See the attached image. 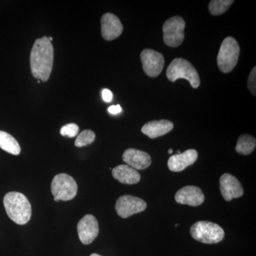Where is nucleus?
Here are the masks:
<instances>
[{"mask_svg": "<svg viewBox=\"0 0 256 256\" xmlns=\"http://www.w3.org/2000/svg\"><path fill=\"white\" fill-rule=\"evenodd\" d=\"M168 153H169V154H172V153H173L172 149H170L169 150H168Z\"/></svg>", "mask_w": 256, "mask_h": 256, "instance_id": "obj_26", "label": "nucleus"}, {"mask_svg": "<svg viewBox=\"0 0 256 256\" xmlns=\"http://www.w3.org/2000/svg\"><path fill=\"white\" fill-rule=\"evenodd\" d=\"M240 46L238 42L232 36L226 37L220 45L217 64L223 73L232 72L238 63Z\"/></svg>", "mask_w": 256, "mask_h": 256, "instance_id": "obj_5", "label": "nucleus"}, {"mask_svg": "<svg viewBox=\"0 0 256 256\" xmlns=\"http://www.w3.org/2000/svg\"><path fill=\"white\" fill-rule=\"evenodd\" d=\"M198 158V152L195 150H188L181 154H174L168 160V166L171 171L178 172L191 166Z\"/></svg>", "mask_w": 256, "mask_h": 256, "instance_id": "obj_15", "label": "nucleus"}, {"mask_svg": "<svg viewBox=\"0 0 256 256\" xmlns=\"http://www.w3.org/2000/svg\"><path fill=\"white\" fill-rule=\"evenodd\" d=\"M220 193L225 201L230 202L244 195V188L238 178L228 173L220 176Z\"/></svg>", "mask_w": 256, "mask_h": 256, "instance_id": "obj_11", "label": "nucleus"}, {"mask_svg": "<svg viewBox=\"0 0 256 256\" xmlns=\"http://www.w3.org/2000/svg\"><path fill=\"white\" fill-rule=\"evenodd\" d=\"M256 146L255 138L249 134H242L238 138L236 151L242 156H248L256 149Z\"/></svg>", "mask_w": 256, "mask_h": 256, "instance_id": "obj_19", "label": "nucleus"}, {"mask_svg": "<svg viewBox=\"0 0 256 256\" xmlns=\"http://www.w3.org/2000/svg\"><path fill=\"white\" fill-rule=\"evenodd\" d=\"M90 256H101L98 255V254H92Z\"/></svg>", "mask_w": 256, "mask_h": 256, "instance_id": "obj_27", "label": "nucleus"}, {"mask_svg": "<svg viewBox=\"0 0 256 256\" xmlns=\"http://www.w3.org/2000/svg\"><path fill=\"white\" fill-rule=\"evenodd\" d=\"M0 148L14 156H18L21 152V148L16 140L9 133L2 130H0Z\"/></svg>", "mask_w": 256, "mask_h": 256, "instance_id": "obj_18", "label": "nucleus"}, {"mask_svg": "<svg viewBox=\"0 0 256 256\" xmlns=\"http://www.w3.org/2000/svg\"><path fill=\"white\" fill-rule=\"evenodd\" d=\"M112 176L119 182L124 184H136L140 181V174L138 170L133 169L127 164L116 166L112 171Z\"/></svg>", "mask_w": 256, "mask_h": 256, "instance_id": "obj_17", "label": "nucleus"}, {"mask_svg": "<svg viewBox=\"0 0 256 256\" xmlns=\"http://www.w3.org/2000/svg\"><path fill=\"white\" fill-rule=\"evenodd\" d=\"M121 111H122V108L120 105L111 106L110 107L108 108V112L110 114H118Z\"/></svg>", "mask_w": 256, "mask_h": 256, "instance_id": "obj_25", "label": "nucleus"}, {"mask_svg": "<svg viewBox=\"0 0 256 256\" xmlns=\"http://www.w3.org/2000/svg\"><path fill=\"white\" fill-rule=\"evenodd\" d=\"M78 126L76 124H69L63 126L60 129V133L62 136H67L68 138H74L78 134Z\"/></svg>", "mask_w": 256, "mask_h": 256, "instance_id": "obj_22", "label": "nucleus"}, {"mask_svg": "<svg viewBox=\"0 0 256 256\" xmlns=\"http://www.w3.org/2000/svg\"><path fill=\"white\" fill-rule=\"evenodd\" d=\"M234 2L233 0H212L208 4V10L212 14L217 16L224 14Z\"/></svg>", "mask_w": 256, "mask_h": 256, "instance_id": "obj_20", "label": "nucleus"}, {"mask_svg": "<svg viewBox=\"0 0 256 256\" xmlns=\"http://www.w3.org/2000/svg\"><path fill=\"white\" fill-rule=\"evenodd\" d=\"M54 64V47L47 36L37 38L30 54V67L35 78L43 82L50 79Z\"/></svg>", "mask_w": 256, "mask_h": 256, "instance_id": "obj_1", "label": "nucleus"}, {"mask_svg": "<svg viewBox=\"0 0 256 256\" xmlns=\"http://www.w3.org/2000/svg\"><path fill=\"white\" fill-rule=\"evenodd\" d=\"M95 139V132L90 130H85L78 134L75 141V146L78 148L87 146L94 142Z\"/></svg>", "mask_w": 256, "mask_h": 256, "instance_id": "obj_21", "label": "nucleus"}, {"mask_svg": "<svg viewBox=\"0 0 256 256\" xmlns=\"http://www.w3.org/2000/svg\"><path fill=\"white\" fill-rule=\"evenodd\" d=\"M146 208V203L139 197L124 195L119 197L116 204L117 214L122 218L140 213Z\"/></svg>", "mask_w": 256, "mask_h": 256, "instance_id": "obj_8", "label": "nucleus"}, {"mask_svg": "<svg viewBox=\"0 0 256 256\" xmlns=\"http://www.w3.org/2000/svg\"><path fill=\"white\" fill-rule=\"evenodd\" d=\"M166 74L171 82H176L178 78L186 79L194 88H197L201 82L194 67L188 60L183 58H174L166 69Z\"/></svg>", "mask_w": 256, "mask_h": 256, "instance_id": "obj_3", "label": "nucleus"}, {"mask_svg": "<svg viewBox=\"0 0 256 256\" xmlns=\"http://www.w3.org/2000/svg\"><path fill=\"white\" fill-rule=\"evenodd\" d=\"M102 97L104 101L106 102H110L112 99V92L108 89L105 88L102 90Z\"/></svg>", "mask_w": 256, "mask_h": 256, "instance_id": "obj_24", "label": "nucleus"}, {"mask_svg": "<svg viewBox=\"0 0 256 256\" xmlns=\"http://www.w3.org/2000/svg\"><path fill=\"white\" fill-rule=\"evenodd\" d=\"M205 196L201 188L196 186H186L180 188L175 194V201L180 204L197 206L204 202Z\"/></svg>", "mask_w": 256, "mask_h": 256, "instance_id": "obj_13", "label": "nucleus"}, {"mask_svg": "<svg viewBox=\"0 0 256 256\" xmlns=\"http://www.w3.org/2000/svg\"><path fill=\"white\" fill-rule=\"evenodd\" d=\"M174 128V124L168 120H160L148 122L143 126L142 132L151 139H156L168 134Z\"/></svg>", "mask_w": 256, "mask_h": 256, "instance_id": "obj_16", "label": "nucleus"}, {"mask_svg": "<svg viewBox=\"0 0 256 256\" xmlns=\"http://www.w3.org/2000/svg\"><path fill=\"white\" fill-rule=\"evenodd\" d=\"M78 186L72 176L67 174L56 175L52 180V193L55 202L70 201L76 196Z\"/></svg>", "mask_w": 256, "mask_h": 256, "instance_id": "obj_6", "label": "nucleus"}, {"mask_svg": "<svg viewBox=\"0 0 256 256\" xmlns=\"http://www.w3.org/2000/svg\"><path fill=\"white\" fill-rule=\"evenodd\" d=\"M192 238L206 244H218L224 238V229L213 222L202 220L194 224L190 228Z\"/></svg>", "mask_w": 256, "mask_h": 256, "instance_id": "obj_4", "label": "nucleus"}, {"mask_svg": "<svg viewBox=\"0 0 256 256\" xmlns=\"http://www.w3.org/2000/svg\"><path fill=\"white\" fill-rule=\"evenodd\" d=\"M256 68L254 67L249 75L248 80V88L250 92L254 96H256Z\"/></svg>", "mask_w": 256, "mask_h": 256, "instance_id": "obj_23", "label": "nucleus"}, {"mask_svg": "<svg viewBox=\"0 0 256 256\" xmlns=\"http://www.w3.org/2000/svg\"><path fill=\"white\" fill-rule=\"evenodd\" d=\"M185 25V21L181 16H172L166 20L162 26L165 44L174 48L180 46L184 38Z\"/></svg>", "mask_w": 256, "mask_h": 256, "instance_id": "obj_7", "label": "nucleus"}, {"mask_svg": "<svg viewBox=\"0 0 256 256\" xmlns=\"http://www.w3.org/2000/svg\"><path fill=\"white\" fill-rule=\"evenodd\" d=\"M141 62L144 73L151 78H156L162 72L164 58L159 52L146 48L140 54Z\"/></svg>", "mask_w": 256, "mask_h": 256, "instance_id": "obj_9", "label": "nucleus"}, {"mask_svg": "<svg viewBox=\"0 0 256 256\" xmlns=\"http://www.w3.org/2000/svg\"><path fill=\"white\" fill-rule=\"evenodd\" d=\"M124 31L120 20L112 13H106L101 18V34L104 40L112 41L118 38Z\"/></svg>", "mask_w": 256, "mask_h": 256, "instance_id": "obj_12", "label": "nucleus"}, {"mask_svg": "<svg viewBox=\"0 0 256 256\" xmlns=\"http://www.w3.org/2000/svg\"><path fill=\"white\" fill-rule=\"evenodd\" d=\"M77 230L80 242L85 245H88L92 244L98 235V222L94 216H84L78 222Z\"/></svg>", "mask_w": 256, "mask_h": 256, "instance_id": "obj_10", "label": "nucleus"}, {"mask_svg": "<svg viewBox=\"0 0 256 256\" xmlns=\"http://www.w3.org/2000/svg\"><path fill=\"white\" fill-rule=\"evenodd\" d=\"M122 160L128 166L136 170H146L152 163L151 156L148 153L133 148L124 152Z\"/></svg>", "mask_w": 256, "mask_h": 256, "instance_id": "obj_14", "label": "nucleus"}, {"mask_svg": "<svg viewBox=\"0 0 256 256\" xmlns=\"http://www.w3.org/2000/svg\"><path fill=\"white\" fill-rule=\"evenodd\" d=\"M4 206L8 216L18 225L28 224L31 218V204L20 192L6 194L4 197Z\"/></svg>", "mask_w": 256, "mask_h": 256, "instance_id": "obj_2", "label": "nucleus"}]
</instances>
